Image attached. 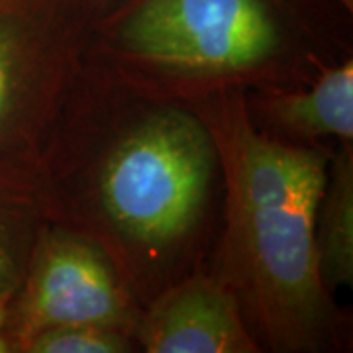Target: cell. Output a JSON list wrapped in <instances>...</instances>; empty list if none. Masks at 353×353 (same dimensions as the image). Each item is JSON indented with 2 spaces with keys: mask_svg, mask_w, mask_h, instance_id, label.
I'll list each match as a JSON object with an SVG mask.
<instances>
[{
  "mask_svg": "<svg viewBox=\"0 0 353 353\" xmlns=\"http://www.w3.org/2000/svg\"><path fill=\"white\" fill-rule=\"evenodd\" d=\"M218 148L228 179L226 261L236 287L279 347H312L330 320L316 218L328 167L283 145L228 108Z\"/></svg>",
  "mask_w": 353,
  "mask_h": 353,
  "instance_id": "obj_1",
  "label": "cell"
},
{
  "mask_svg": "<svg viewBox=\"0 0 353 353\" xmlns=\"http://www.w3.org/2000/svg\"><path fill=\"white\" fill-rule=\"evenodd\" d=\"M212 138L199 120L167 110L132 130L101 175L106 214L130 238L161 245L189 230L212 175Z\"/></svg>",
  "mask_w": 353,
  "mask_h": 353,
  "instance_id": "obj_2",
  "label": "cell"
},
{
  "mask_svg": "<svg viewBox=\"0 0 353 353\" xmlns=\"http://www.w3.org/2000/svg\"><path fill=\"white\" fill-rule=\"evenodd\" d=\"M122 36L139 57L206 73L250 69L279 46L263 0H145Z\"/></svg>",
  "mask_w": 353,
  "mask_h": 353,
  "instance_id": "obj_3",
  "label": "cell"
},
{
  "mask_svg": "<svg viewBox=\"0 0 353 353\" xmlns=\"http://www.w3.org/2000/svg\"><path fill=\"white\" fill-rule=\"evenodd\" d=\"M124 318L118 285L101 253L75 238H53L39 248L16 310L12 345L59 326L114 328Z\"/></svg>",
  "mask_w": 353,
  "mask_h": 353,
  "instance_id": "obj_4",
  "label": "cell"
},
{
  "mask_svg": "<svg viewBox=\"0 0 353 353\" xmlns=\"http://www.w3.org/2000/svg\"><path fill=\"white\" fill-rule=\"evenodd\" d=\"M139 338L150 353L257 352L236 296L210 279H192L167 292L145 318Z\"/></svg>",
  "mask_w": 353,
  "mask_h": 353,
  "instance_id": "obj_5",
  "label": "cell"
},
{
  "mask_svg": "<svg viewBox=\"0 0 353 353\" xmlns=\"http://www.w3.org/2000/svg\"><path fill=\"white\" fill-rule=\"evenodd\" d=\"M320 236H316L324 283H353V155L352 141H343L326 176L320 199Z\"/></svg>",
  "mask_w": 353,
  "mask_h": 353,
  "instance_id": "obj_6",
  "label": "cell"
},
{
  "mask_svg": "<svg viewBox=\"0 0 353 353\" xmlns=\"http://www.w3.org/2000/svg\"><path fill=\"white\" fill-rule=\"evenodd\" d=\"M275 114L296 132L308 136H334L353 139V65L326 71L306 92L283 97Z\"/></svg>",
  "mask_w": 353,
  "mask_h": 353,
  "instance_id": "obj_7",
  "label": "cell"
},
{
  "mask_svg": "<svg viewBox=\"0 0 353 353\" xmlns=\"http://www.w3.org/2000/svg\"><path fill=\"white\" fill-rule=\"evenodd\" d=\"M26 77V39L22 28L0 10V145L18 114Z\"/></svg>",
  "mask_w": 353,
  "mask_h": 353,
  "instance_id": "obj_8",
  "label": "cell"
},
{
  "mask_svg": "<svg viewBox=\"0 0 353 353\" xmlns=\"http://www.w3.org/2000/svg\"><path fill=\"white\" fill-rule=\"evenodd\" d=\"M20 352L32 353H120L128 343L114 328L104 326H59L38 332L16 345Z\"/></svg>",
  "mask_w": 353,
  "mask_h": 353,
  "instance_id": "obj_9",
  "label": "cell"
},
{
  "mask_svg": "<svg viewBox=\"0 0 353 353\" xmlns=\"http://www.w3.org/2000/svg\"><path fill=\"white\" fill-rule=\"evenodd\" d=\"M20 275L18 252L14 241V230L10 224V212L6 208L4 179L0 173V301H6L10 290L16 287Z\"/></svg>",
  "mask_w": 353,
  "mask_h": 353,
  "instance_id": "obj_10",
  "label": "cell"
},
{
  "mask_svg": "<svg viewBox=\"0 0 353 353\" xmlns=\"http://www.w3.org/2000/svg\"><path fill=\"white\" fill-rule=\"evenodd\" d=\"M6 324H8L6 301H0V353L10 352V343H8V338H6Z\"/></svg>",
  "mask_w": 353,
  "mask_h": 353,
  "instance_id": "obj_11",
  "label": "cell"
}]
</instances>
